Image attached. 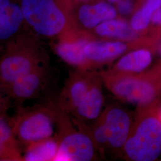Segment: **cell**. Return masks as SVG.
Instances as JSON below:
<instances>
[{"label": "cell", "mask_w": 161, "mask_h": 161, "mask_svg": "<svg viewBox=\"0 0 161 161\" xmlns=\"http://www.w3.org/2000/svg\"><path fill=\"white\" fill-rule=\"evenodd\" d=\"M131 161H153L161 153V122L149 116L140 120L131 128L122 148Z\"/></svg>", "instance_id": "cell-1"}, {"label": "cell", "mask_w": 161, "mask_h": 161, "mask_svg": "<svg viewBox=\"0 0 161 161\" xmlns=\"http://www.w3.org/2000/svg\"><path fill=\"white\" fill-rule=\"evenodd\" d=\"M25 20L38 34L52 37L61 33L66 19L54 0H22Z\"/></svg>", "instance_id": "cell-2"}, {"label": "cell", "mask_w": 161, "mask_h": 161, "mask_svg": "<svg viewBox=\"0 0 161 161\" xmlns=\"http://www.w3.org/2000/svg\"><path fill=\"white\" fill-rule=\"evenodd\" d=\"M12 124L17 141L26 146L53 137L54 120L44 109L34 108L22 112Z\"/></svg>", "instance_id": "cell-3"}, {"label": "cell", "mask_w": 161, "mask_h": 161, "mask_svg": "<svg viewBox=\"0 0 161 161\" xmlns=\"http://www.w3.org/2000/svg\"><path fill=\"white\" fill-rule=\"evenodd\" d=\"M41 62L33 51L10 50L0 60V84L4 90L19 77L42 66Z\"/></svg>", "instance_id": "cell-4"}, {"label": "cell", "mask_w": 161, "mask_h": 161, "mask_svg": "<svg viewBox=\"0 0 161 161\" xmlns=\"http://www.w3.org/2000/svg\"><path fill=\"white\" fill-rule=\"evenodd\" d=\"M111 90L118 97L140 106L149 104L156 96L155 89L149 82L130 76L116 78Z\"/></svg>", "instance_id": "cell-5"}, {"label": "cell", "mask_w": 161, "mask_h": 161, "mask_svg": "<svg viewBox=\"0 0 161 161\" xmlns=\"http://www.w3.org/2000/svg\"><path fill=\"white\" fill-rule=\"evenodd\" d=\"M94 155V144L90 137L82 132H69L59 142L54 161H89Z\"/></svg>", "instance_id": "cell-6"}, {"label": "cell", "mask_w": 161, "mask_h": 161, "mask_svg": "<svg viewBox=\"0 0 161 161\" xmlns=\"http://www.w3.org/2000/svg\"><path fill=\"white\" fill-rule=\"evenodd\" d=\"M101 122L105 128L108 145L114 149H122L131 130L130 115L120 108L111 107L104 113Z\"/></svg>", "instance_id": "cell-7"}, {"label": "cell", "mask_w": 161, "mask_h": 161, "mask_svg": "<svg viewBox=\"0 0 161 161\" xmlns=\"http://www.w3.org/2000/svg\"><path fill=\"white\" fill-rule=\"evenodd\" d=\"M46 82V71L42 66L14 80L4 92L8 97L23 102L36 97Z\"/></svg>", "instance_id": "cell-8"}, {"label": "cell", "mask_w": 161, "mask_h": 161, "mask_svg": "<svg viewBox=\"0 0 161 161\" xmlns=\"http://www.w3.org/2000/svg\"><path fill=\"white\" fill-rule=\"evenodd\" d=\"M116 15L115 7L103 1L84 4L80 6L78 12L79 22L86 29H94L100 24L115 19Z\"/></svg>", "instance_id": "cell-9"}, {"label": "cell", "mask_w": 161, "mask_h": 161, "mask_svg": "<svg viewBox=\"0 0 161 161\" xmlns=\"http://www.w3.org/2000/svg\"><path fill=\"white\" fill-rule=\"evenodd\" d=\"M127 48V44L122 41H88L84 53L88 61L101 64L119 56Z\"/></svg>", "instance_id": "cell-10"}, {"label": "cell", "mask_w": 161, "mask_h": 161, "mask_svg": "<svg viewBox=\"0 0 161 161\" xmlns=\"http://www.w3.org/2000/svg\"><path fill=\"white\" fill-rule=\"evenodd\" d=\"M88 41L85 38L62 41L56 47V51L58 56L67 64L83 66L88 62L84 53V47Z\"/></svg>", "instance_id": "cell-11"}, {"label": "cell", "mask_w": 161, "mask_h": 161, "mask_svg": "<svg viewBox=\"0 0 161 161\" xmlns=\"http://www.w3.org/2000/svg\"><path fill=\"white\" fill-rule=\"evenodd\" d=\"M96 34L102 37L131 41L137 36V32L132 29L130 24L121 19H113L100 24L94 28Z\"/></svg>", "instance_id": "cell-12"}, {"label": "cell", "mask_w": 161, "mask_h": 161, "mask_svg": "<svg viewBox=\"0 0 161 161\" xmlns=\"http://www.w3.org/2000/svg\"><path fill=\"white\" fill-rule=\"evenodd\" d=\"M152 61V54L148 50L138 49L124 55L116 64L115 68L128 74L140 73L146 69Z\"/></svg>", "instance_id": "cell-13"}, {"label": "cell", "mask_w": 161, "mask_h": 161, "mask_svg": "<svg viewBox=\"0 0 161 161\" xmlns=\"http://www.w3.org/2000/svg\"><path fill=\"white\" fill-rule=\"evenodd\" d=\"M103 104L102 91L100 87L94 86L90 88L75 110L81 118L86 120H94L100 115Z\"/></svg>", "instance_id": "cell-14"}, {"label": "cell", "mask_w": 161, "mask_h": 161, "mask_svg": "<svg viewBox=\"0 0 161 161\" xmlns=\"http://www.w3.org/2000/svg\"><path fill=\"white\" fill-rule=\"evenodd\" d=\"M58 144L59 142L52 137L28 145L22 156V161H54Z\"/></svg>", "instance_id": "cell-15"}, {"label": "cell", "mask_w": 161, "mask_h": 161, "mask_svg": "<svg viewBox=\"0 0 161 161\" xmlns=\"http://www.w3.org/2000/svg\"><path fill=\"white\" fill-rule=\"evenodd\" d=\"M23 19L21 7L16 4H10L0 12V40H7L15 34Z\"/></svg>", "instance_id": "cell-16"}, {"label": "cell", "mask_w": 161, "mask_h": 161, "mask_svg": "<svg viewBox=\"0 0 161 161\" xmlns=\"http://www.w3.org/2000/svg\"><path fill=\"white\" fill-rule=\"evenodd\" d=\"M91 87L90 84L82 78H72L64 88L62 104L66 109L75 110Z\"/></svg>", "instance_id": "cell-17"}, {"label": "cell", "mask_w": 161, "mask_h": 161, "mask_svg": "<svg viewBox=\"0 0 161 161\" xmlns=\"http://www.w3.org/2000/svg\"><path fill=\"white\" fill-rule=\"evenodd\" d=\"M161 7V0H146L143 7L132 16L130 25L136 32L147 28L154 13Z\"/></svg>", "instance_id": "cell-18"}, {"label": "cell", "mask_w": 161, "mask_h": 161, "mask_svg": "<svg viewBox=\"0 0 161 161\" xmlns=\"http://www.w3.org/2000/svg\"><path fill=\"white\" fill-rule=\"evenodd\" d=\"M0 161H22L18 147H13L0 142Z\"/></svg>", "instance_id": "cell-19"}, {"label": "cell", "mask_w": 161, "mask_h": 161, "mask_svg": "<svg viewBox=\"0 0 161 161\" xmlns=\"http://www.w3.org/2000/svg\"><path fill=\"white\" fill-rule=\"evenodd\" d=\"M93 138L97 144L100 147H104L108 145L106 132L102 122H99L94 128L93 131Z\"/></svg>", "instance_id": "cell-20"}, {"label": "cell", "mask_w": 161, "mask_h": 161, "mask_svg": "<svg viewBox=\"0 0 161 161\" xmlns=\"http://www.w3.org/2000/svg\"><path fill=\"white\" fill-rule=\"evenodd\" d=\"M117 10L123 16H128L132 13L134 8L133 0H119L116 3Z\"/></svg>", "instance_id": "cell-21"}, {"label": "cell", "mask_w": 161, "mask_h": 161, "mask_svg": "<svg viewBox=\"0 0 161 161\" xmlns=\"http://www.w3.org/2000/svg\"><path fill=\"white\" fill-rule=\"evenodd\" d=\"M7 96L0 84V116L4 114L7 107Z\"/></svg>", "instance_id": "cell-22"}, {"label": "cell", "mask_w": 161, "mask_h": 161, "mask_svg": "<svg viewBox=\"0 0 161 161\" xmlns=\"http://www.w3.org/2000/svg\"><path fill=\"white\" fill-rule=\"evenodd\" d=\"M151 22L155 25H161V7L154 13L151 19Z\"/></svg>", "instance_id": "cell-23"}, {"label": "cell", "mask_w": 161, "mask_h": 161, "mask_svg": "<svg viewBox=\"0 0 161 161\" xmlns=\"http://www.w3.org/2000/svg\"><path fill=\"white\" fill-rule=\"evenodd\" d=\"M10 4V0H0V12L4 10Z\"/></svg>", "instance_id": "cell-24"}, {"label": "cell", "mask_w": 161, "mask_h": 161, "mask_svg": "<svg viewBox=\"0 0 161 161\" xmlns=\"http://www.w3.org/2000/svg\"><path fill=\"white\" fill-rule=\"evenodd\" d=\"M110 3H116L119 0H108Z\"/></svg>", "instance_id": "cell-25"}, {"label": "cell", "mask_w": 161, "mask_h": 161, "mask_svg": "<svg viewBox=\"0 0 161 161\" xmlns=\"http://www.w3.org/2000/svg\"><path fill=\"white\" fill-rule=\"evenodd\" d=\"M79 1H80L81 2H88V1H90L91 0H79Z\"/></svg>", "instance_id": "cell-26"}, {"label": "cell", "mask_w": 161, "mask_h": 161, "mask_svg": "<svg viewBox=\"0 0 161 161\" xmlns=\"http://www.w3.org/2000/svg\"><path fill=\"white\" fill-rule=\"evenodd\" d=\"M159 115H160V116H159V120H160L161 122V112H160V114H159Z\"/></svg>", "instance_id": "cell-27"}, {"label": "cell", "mask_w": 161, "mask_h": 161, "mask_svg": "<svg viewBox=\"0 0 161 161\" xmlns=\"http://www.w3.org/2000/svg\"></svg>", "instance_id": "cell-28"}]
</instances>
